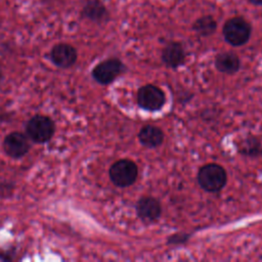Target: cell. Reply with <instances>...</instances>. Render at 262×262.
Wrapping results in <instances>:
<instances>
[{
    "label": "cell",
    "mask_w": 262,
    "mask_h": 262,
    "mask_svg": "<svg viewBox=\"0 0 262 262\" xmlns=\"http://www.w3.org/2000/svg\"><path fill=\"white\" fill-rule=\"evenodd\" d=\"M226 171L223 167L215 163L203 166L198 173L200 186L209 192H217L221 190L226 183Z\"/></svg>",
    "instance_id": "cell-1"
},
{
    "label": "cell",
    "mask_w": 262,
    "mask_h": 262,
    "mask_svg": "<svg viewBox=\"0 0 262 262\" xmlns=\"http://www.w3.org/2000/svg\"><path fill=\"white\" fill-rule=\"evenodd\" d=\"M224 39L232 46H242L248 42L251 36V25L243 17L229 18L223 26Z\"/></svg>",
    "instance_id": "cell-2"
},
{
    "label": "cell",
    "mask_w": 262,
    "mask_h": 262,
    "mask_svg": "<svg viewBox=\"0 0 262 262\" xmlns=\"http://www.w3.org/2000/svg\"><path fill=\"white\" fill-rule=\"evenodd\" d=\"M26 131L30 139L34 142L45 143L52 138L55 126L49 117L36 115L27 123Z\"/></svg>",
    "instance_id": "cell-3"
},
{
    "label": "cell",
    "mask_w": 262,
    "mask_h": 262,
    "mask_svg": "<svg viewBox=\"0 0 262 262\" xmlns=\"http://www.w3.org/2000/svg\"><path fill=\"white\" fill-rule=\"evenodd\" d=\"M138 176L137 165L127 159L115 162L110 168V178L112 182L119 187L132 185Z\"/></svg>",
    "instance_id": "cell-4"
},
{
    "label": "cell",
    "mask_w": 262,
    "mask_h": 262,
    "mask_svg": "<svg viewBox=\"0 0 262 262\" xmlns=\"http://www.w3.org/2000/svg\"><path fill=\"white\" fill-rule=\"evenodd\" d=\"M125 71L124 63L118 58H110L99 62L92 71L96 82L102 85L111 84Z\"/></svg>",
    "instance_id": "cell-5"
},
{
    "label": "cell",
    "mask_w": 262,
    "mask_h": 262,
    "mask_svg": "<svg viewBox=\"0 0 262 262\" xmlns=\"http://www.w3.org/2000/svg\"><path fill=\"white\" fill-rule=\"evenodd\" d=\"M166 101L163 90L155 85H144L137 92V103L146 111H158Z\"/></svg>",
    "instance_id": "cell-6"
},
{
    "label": "cell",
    "mask_w": 262,
    "mask_h": 262,
    "mask_svg": "<svg viewBox=\"0 0 262 262\" xmlns=\"http://www.w3.org/2000/svg\"><path fill=\"white\" fill-rule=\"evenodd\" d=\"M3 148L7 156L18 159L24 157L30 149L28 137L20 132H11L3 141Z\"/></svg>",
    "instance_id": "cell-7"
},
{
    "label": "cell",
    "mask_w": 262,
    "mask_h": 262,
    "mask_svg": "<svg viewBox=\"0 0 262 262\" xmlns=\"http://www.w3.org/2000/svg\"><path fill=\"white\" fill-rule=\"evenodd\" d=\"M50 58L56 67L62 68V69H68L76 62L77 51L70 44L59 43V44H56L51 49Z\"/></svg>",
    "instance_id": "cell-8"
},
{
    "label": "cell",
    "mask_w": 262,
    "mask_h": 262,
    "mask_svg": "<svg viewBox=\"0 0 262 262\" xmlns=\"http://www.w3.org/2000/svg\"><path fill=\"white\" fill-rule=\"evenodd\" d=\"M137 214L141 220L151 222L161 216L162 208L160 203L150 196L141 198L136 205Z\"/></svg>",
    "instance_id": "cell-9"
},
{
    "label": "cell",
    "mask_w": 262,
    "mask_h": 262,
    "mask_svg": "<svg viewBox=\"0 0 262 262\" xmlns=\"http://www.w3.org/2000/svg\"><path fill=\"white\" fill-rule=\"evenodd\" d=\"M162 59L167 67L177 68L185 60V51L183 46L178 42L168 43L162 52Z\"/></svg>",
    "instance_id": "cell-10"
},
{
    "label": "cell",
    "mask_w": 262,
    "mask_h": 262,
    "mask_svg": "<svg viewBox=\"0 0 262 262\" xmlns=\"http://www.w3.org/2000/svg\"><path fill=\"white\" fill-rule=\"evenodd\" d=\"M82 15L95 23H102L108 19L107 9L99 0H89L82 9Z\"/></svg>",
    "instance_id": "cell-11"
},
{
    "label": "cell",
    "mask_w": 262,
    "mask_h": 262,
    "mask_svg": "<svg viewBox=\"0 0 262 262\" xmlns=\"http://www.w3.org/2000/svg\"><path fill=\"white\" fill-rule=\"evenodd\" d=\"M138 138L144 146L157 147L163 143L164 133L159 127L146 125L140 129Z\"/></svg>",
    "instance_id": "cell-12"
},
{
    "label": "cell",
    "mask_w": 262,
    "mask_h": 262,
    "mask_svg": "<svg viewBox=\"0 0 262 262\" xmlns=\"http://www.w3.org/2000/svg\"><path fill=\"white\" fill-rule=\"evenodd\" d=\"M241 66L239 58L232 52H222L215 58V67L218 71L225 74H234Z\"/></svg>",
    "instance_id": "cell-13"
},
{
    "label": "cell",
    "mask_w": 262,
    "mask_h": 262,
    "mask_svg": "<svg viewBox=\"0 0 262 262\" xmlns=\"http://www.w3.org/2000/svg\"><path fill=\"white\" fill-rule=\"evenodd\" d=\"M217 24L216 20L211 15H205L198 18L193 25L192 29L202 36H210L216 30Z\"/></svg>",
    "instance_id": "cell-14"
},
{
    "label": "cell",
    "mask_w": 262,
    "mask_h": 262,
    "mask_svg": "<svg viewBox=\"0 0 262 262\" xmlns=\"http://www.w3.org/2000/svg\"><path fill=\"white\" fill-rule=\"evenodd\" d=\"M239 150L242 154L247 155L249 157L258 156L261 152V144L257 138L249 137L242 142L239 146Z\"/></svg>",
    "instance_id": "cell-15"
},
{
    "label": "cell",
    "mask_w": 262,
    "mask_h": 262,
    "mask_svg": "<svg viewBox=\"0 0 262 262\" xmlns=\"http://www.w3.org/2000/svg\"><path fill=\"white\" fill-rule=\"evenodd\" d=\"M188 239V235L186 234H175L170 237L169 243L170 244H182Z\"/></svg>",
    "instance_id": "cell-16"
},
{
    "label": "cell",
    "mask_w": 262,
    "mask_h": 262,
    "mask_svg": "<svg viewBox=\"0 0 262 262\" xmlns=\"http://www.w3.org/2000/svg\"><path fill=\"white\" fill-rule=\"evenodd\" d=\"M254 5H262V0H249Z\"/></svg>",
    "instance_id": "cell-17"
},
{
    "label": "cell",
    "mask_w": 262,
    "mask_h": 262,
    "mask_svg": "<svg viewBox=\"0 0 262 262\" xmlns=\"http://www.w3.org/2000/svg\"><path fill=\"white\" fill-rule=\"evenodd\" d=\"M0 81H1V72H0Z\"/></svg>",
    "instance_id": "cell-18"
}]
</instances>
